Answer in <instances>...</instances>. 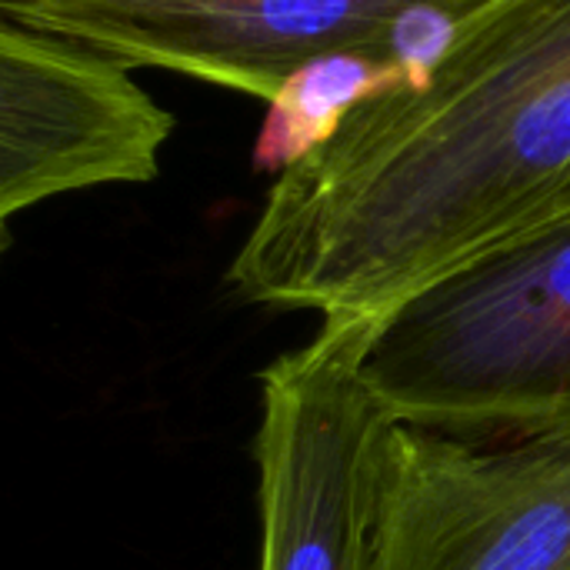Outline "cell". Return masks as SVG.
Masks as SVG:
<instances>
[{
  "label": "cell",
  "mask_w": 570,
  "mask_h": 570,
  "mask_svg": "<svg viewBox=\"0 0 570 570\" xmlns=\"http://www.w3.org/2000/svg\"><path fill=\"white\" fill-rule=\"evenodd\" d=\"M570 224V0H491L421 87L384 90L281 170L224 281L271 311L377 317Z\"/></svg>",
  "instance_id": "cell-1"
},
{
  "label": "cell",
  "mask_w": 570,
  "mask_h": 570,
  "mask_svg": "<svg viewBox=\"0 0 570 570\" xmlns=\"http://www.w3.org/2000/svg\"><path fill=\"white\" fill-rule=\"evenodd\" d=\"M391 421L471 441L570 431V224L494 247L367 321Z\"/></svg>",
  "instance_id": "cell-2"
},
{
  "label": "cell",
  "mask_w": 570,
  "mask_h": 570,
  "mask_svg": "<svg viewBox=\"0 0 570 570\" xmlns=\"http://www.w3.org/2000/svg\"><path fill=\"white\" fill-rule=\"evenodd\" d=\"M371 317L324 321L261 374L257 570H371L387 411L361 377Z\"/></svg>",
  "instance_id": "cell-3"
},
{
  "label": "cell",
  "mask_w": 570,
  "mask_h": 570,
  "mask_svg": "<svg viewBox=\"0 0 570 570\" xmlns=\"http://www.w3.org/2000/svg\"><path fill=\"white\" fill-rule=\"evenodd\" d=\"M491 0H0L33 27L130 70L160 67L271 104L327 57L391 63L394 30L421 10L471 17Z\"/></svg>",
  "instance_id": "cell-4"
},
{
  "label": "cell",
  "mask_w": 570,
  "mask_h": 570,
  "mask_svg": "<svg viewBox=\"0 0 570 570\" xmlns=\"http://www.w3.org/2000/svg\"><path fill=\"white\" fill-rule=\"evenodd\" d=\"M371 570H570V431L471 441L391 421Z\"/></svg>",
  "instance_id": "cell-5"
},
{
  "label": "cell",
  "mask_w": 570,
  "mask_h": 570,
  "mask_svg": "<svg viewBox=\"0 0 570 570\" xmlns=\"http://www.w3.org/2000/svg\"><path fill=\"white\" fill-rule=\"evenodd\" d=\"M134 70L0 20V224L43 200L160 177L177 117Z\"/></svg>",
  "instance_id": "cell-6"
},
{
  "label": "cell",
  "mask_w": 570,
  "mask_h": 570,
  "mask_svg": "<svg viewBox=\"0 0 570 570\" xmlns=\"http://www.w3.org/2000/svg\"><path fill=\"white\" fill-rule=\"evenodd\" d=\"M404 83V73L374 57H327L304 67L271 104L261 137L254 144L257 170H287L304 154L321 147L341 120L364 100L394 90Z\"/></svg>",
  "instance_id": "cell-7"
}]
</instances>
